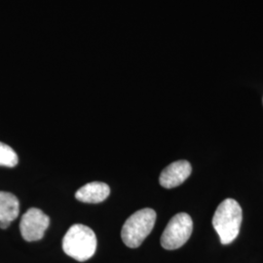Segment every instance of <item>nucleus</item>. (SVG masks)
<instances>
[{
    "instance_id": "nucleus-1",
    "label": "nucleus",
    "mask_w": 263,
    "mask_h": 263,
    "mask_svg": "<svg viewBox=\"0 0 263 263\" xmlns=\"http://www.w3.org/2000/svg\"><path fill=\"white\" fill-rule=\"evenodd\" d=\"M242 218V208L234 199L228 198L217 207L213 217V226L221 244H230L235 240L240 232Z\"/></svg>"
},
{
    "instance_id": "nucleus-4",
    "label": "nucleus",
    "mask_w": 263,
    "mask_h": 263,
    "mask_svg": "<svg viewBox=\"0 0 263 263\" xmlns=\"http://www.w3.org/2000/svg\"><path fill=\"white\" fill-rule=\"evenodd\" d=\"M193 231L191 216L179 213L173 216L161 236V245L166 250H177L189 240Z\"/></svg>"
},
{
    "instance_id": "nucleus-6",
    "label": "nucleus",
    "mask_w": 263,
    "mask_h": 263,
    "mask_svg": "<svg viewBox=\"0 0 263 263\" xmlns=\"http://www.w3.org/2000/svg\"><path fill=\"white\" fill-rule=\"evenodd\" d=\"M192 168L190 163L185 160H180L170 164L161 173L160 184L164 188L177 187L183 183L191 175Z\"/></svg>"
},
{
    "instance_id": "nucleus-8",
    "label": "nucleus",
    "mask_w": 263,
    "mask_h": 263,
    "mask_svg": "<svg viewBox=\"0 0 263 263\" xmlns=\"http://www.w3.org/2000/svg\"><path fill=\"white\" fill-rule=\"evenodd\" d=\"M20 213L18 198L9 192L0 191V228L6 229Z\"/></svg>"
},
{
    "instance_id": "nucleus-7",
    "label": "nucleus",
    "mask_w": 263,
    "mask_h": 263,
    "mask_svg": "<svg viewBox=\"0 0 263 263\" xmlns=\"http://www.w3.org/2000/svg\"><path fill=\"white\" fill-rule=\"evenodd\" d=\"M110 194V188L100 181H93L85 184L84 186L79 188L76 193V198L83 203H93L98 204L104 202Z\"/></svg>"
},
{
    "instance_id": "nucleus-5",
    "label": "nucleus",
    "mask_w": 263,
    "mask_h": 263,
    "mask_svg": "<svg viewBox=\"0 0 263 263\" xmlns=\"http://www.w3.org/2000/svg\"><path fill=\"white\" fill-rule=\"evenodd\" d=\"M50 224V218L41 210L31 208L22 216L20 230L23 238L28 242L41 240Z\"/></svg>"
},
{
    "instance_id": "nucleus-2",
    "label": "nucleus",
    "mask_w": 263,
    "mask_h": 263,
    "mask_svg": "<svg viewBox=\"0 0 263 263\" xmlns=\"http://www.w3.org/2000/svg\"><path fill=\"white\" fill-rule=\"evenodd\" d=\"M63 250L77 261L90 259L97 250V237L94 231L83 224L71 226L63 239Z\"/></svg>"
},
{
    "instance_id": "nucleus-3",
    "label": "nucleus",
    "mask_w": 263,
    "mask_h": 263,
    "mask_svg": "<svg viewBox=\"0 0 263 263\" xmlns=\"http://www.w3.org/2000/svg\"><path fill=\"white\" fill-rule=\"evenodd\" d=\"M156 221V213L152 209H142L133 214L124 223L121 238L127 247L139 248L149 235Z\"/></svg>"
},
{
    "instance_id": "nucleus-9",
    "label": "nucleus",
    "mask_w": 263,
    "mask_h": 263,
    "mask_svg": "<svg viewBox=\"0 0 263 263\" xmlns=\"http://www.w3.org/2000/svg\"><path fill=\"white\" fill-rule=\"evenodd\" d=\"M19 162L17 153L9 145L0 141V166L15 167Z\"/></svg>"
}]
</instances>
